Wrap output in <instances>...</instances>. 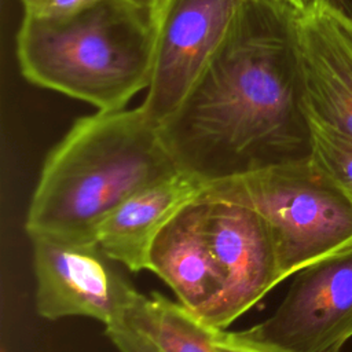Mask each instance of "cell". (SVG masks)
Here are the masks:
<instances>
[{
	"mask_svg": "<svg viewBox=\"0 0 352 352\" xmlns=\"http://www.w3.org/2000/svg\"><path fill=\"white\" fill-rule=\"evenodd\" d=\"M157 19L122 0H100L56 19L23 16L16 59L23 77L98 111L125 109L147 89Z\"/></svg>",
	"mask_w": 352,
	"mask_h": 352,
	"instance_id": "3957f363",
	"label": "cell"
},
{
	"mask_svg": "<svg viewBox=\"0 0 352 352\" xmlns=\"http://www.w3.org/2000/svg\"><path fill=\"white\" fill-rule=\"evenodd\" d=\"M122 1L153 15L157 19L166 0H122Z\"/></svg>",
	"mask_w": 352,
	"mask_h": 352,
	"instance_id": "e0dca14e",
	"label": "cell"
},
{
	"mask_svg": "<svg viewBox=\"0 0 352 352\" xmlns=\"http://www.w3.org/2000/svg\"><path fill=\"white\" fill-rule=\"evenodd\" d=\"M298 14L276 0L241 1L223 44L158 126L179 169L213 183L311 157Z\"/></svg>",
	"mask_w": 352,
	"mask_h": 352,
	"instance_id": "6da1fadb",
	"label": "cell"
},
{
	"mask_svg": "<svg viewBox=\"0 0 352 352\" xmlns=\"http://www.w3.org/2000/svg\"><path fill=\"white\" fill-rule=\"evenodd\" d=\"M176 170L158 126L140 106L80 117L43 162L25 231L95 236L122 201Z\"/></svg>",
	"mask_w": 352,
	"mask_h": 352,
	"instance_id": "7a4b0ae2",
	"label": "cell"
},
{
	"mask_svg": "<svg viewBox=\"0 0 352 352\" xmlns=\"http://www.w3.org/2000/svg\"><path fill=\"white\" fill-rule=\"evenodd\" d=\"M307 120L311 131V157L352 199V139L322 122Z\"/></svg>",
	"mask_w": 352,
	"mask_h": 352,
	"instance_id": "4fadbf2b",
	"label": "cell"
},
{
	"mask_svg": "<svg viewBox=\"0 0 352 352\" xmlns=\"http://www.w3.org/2000/svg\"><path fill=\"white\" fill-rule=\"evenodd\" d=\"M212 341L217 352H293L258 338L249 329L239 331L214 330Z\"/></svg>",
	"mask_w": 352,
	"mask_h": 352,
	"instance_id": "5bb4252c",
	"label": "cell"
},
{
	"mask_svg": "<svg viewBox=\"0 0 352 352\" xmlns=\"http://www.w3.org/2000/svg\"><path fill=\"white\" fill-rule=\"evenodd\" d=\"M249 330L293 352H340L352 338V242L297 271L276 309Z\"/></svg>",
	"mask_w": 352,
	"mask_h": 352,
	"instance_id": "52a82bcc",
	"label": "cell"
},
{
	"mask_svg": "<svg viewBox=\"0 0 352 352\" xmlns=\"http://www.w3.org/2000/svg\"><path fill=\"white\" fill-rule=\"evenodd\" d=\"M242 0H166L158 18L153 72L140 107L160 126L201 77Z\"/></svg>",
	"mask_w": 352,
	"mask_h": 352,
	"instance_id": "8992f818",
	"label": "cell"
},
{
	"mask_svg": "<svg viewBox=\"0 0 352 352\" xmlns=\"http://www.w3.org/2000/svg\"><path fill=\"white\" fill-rule=\"evenodd\" d=\"M25 15L38 19H56L82 11L100 0H19Z\"/></svg>",
	"mask_w": 352,
	"mask_h": 352,
	"instance_id": "9a60e30c",
	"label": "cell"
},
{
	"mask_svg": "<svg viewBox=\"0 0 352 352\" xmlns=\"http://www.w3.org/2000/svg\"><path fill=\"white\" fill-rule=\"evenodd\" d=\"M209 183L176 170L129 195L95 230V239L114 261L132 272L150 271V250L162 228Z\"/></svg>",
	"mask_w": 352,
	"mask_h": 352,
	"instance_id": "8fae6325",
	"label": "cell"
},
{
	"mask_svg": "<svg viewBox=\"0 0 352 352\" xmlns=\"http://www.w3.org/2000/svg\"><path fill=\"white\" fill-rule=\"evenodd\" d=\"M352 23V0H320Z\"/></svg>",
	"mask_w": 352,
	"mask_h": 352,
	"instance_id": "ac0fdd59",
	"label": "cell"
},
{
	"mask_svg": "<svg viewBox=\"0 0 352 352\" xmlns=\"http://www.w3.org/2000/svg\"><path fill=\"white\" fill-rule=\"evenodd\" d=\"M122 326L144 336L161 352H217L212 341L214 329L157 292L140 293Z\"/></svg>",
	"mask_w": 352,
	"mask_h": 352,
	"instance_id": "7c38bea8",
	"label": "cell"
},
{
	"mask_svg": "<svg viewBox=\"0 0 352 352\" xmlns=\"http://www.w3.org/2000/svg\"><path fill=\"white\" fill-rule=\"evenodd\" d=\"M276 1L287 4L289 7L296 10L297 12H304L314 4L315 0H276Z\"/></svg>",
	"mask_w": 352,
	"mask_h": 352,
	"instance_id": "d6986e66",
	"label": "cell"
},
{
	"mask_svg": "<svg viewBox=\"0 0 352 352\" xmlns=\"http://www.w3.org/2000/svg\"><path fill=\"white\" fill-rule=\"evenodd\" d=\"M36 311L48 320L84 316L122 326L140 296L95 236L32 234Z\"/></svg>",
	"mask_w": 352,
	"mask_h": 352,
	"instance_id": "5b68a950",
	"label": "cell"
},
{
	"mask_svg": "<svg viewBox=\"0 0 352 352\" xmlns=\"http://www.w3.org/2000/svg\"><path fill=\"white\" fill-rule=\"evenodd\" d=\"M204 226L223 280V297L210 323L226 330L280 283L268 230L249 206L206 192Z\"/></svg>",
	"mask_w": 352,
	"mask_h": 352,
	"instance_id": "ba28073f",
	"label": "cell"
},
{
	"mask_svg": "<svg viewBox=\"0 0 352 352\" xmlns=\"http://www.w3.org/2000/svg\"><path fill=\"white\" fill-rule=\"evenodd\" d=\"M201 195L157 235L150 250V271L173 290L183 307L210 327L223 297V280L205 231Z\"/></svg>",
	"mask_w": 352,
	"mask_h": 352,
	"instance_id": "30bf717a",
	"label": "cell"
},
{
	"mask_svg": "<svg viewBox=\"0 0 352 352\" xmlns=\"http://www.w3.org/2000/svg\"><path fill=\"white\" fill-rule=\"evenodd\" d=\"M264 221L280 282L352 242V199L312 157L209 183Z\"/></svg>",
	"mask_w": 352,
	"mask_h": 352,
	"instance_id": "277c9868",
	"label": "cell"
},
{
	"mask_svg": "<svg viewBox=\"0 0 352 352\" xmlns=\"http://www.w3.org/2000/svg\"><path fill=\"white\" fill-rule=\"evenodd\" d=\"M104 333L118 352H161L150 340L128 327H109Z\"/></svg>",
	"mask_w": 352,
	"mask_h": 352,
	"instance_id": "2e32d148",
	"label": "cell"
},
{
	"mask_svg": "<svg viewBox=\"0 0 352 352\" xmlns=\"http://www.w3.org/2000/svg\"><path fill=\"white\" fill-rule=\"evenodd\" d=\"M307 118L352 139V23L315 0L297 16Z\"/></svg>",
	"mask_w": 352,
	"mask_h": 352,
	"instance_id": "9c48e42d",
	"label": "cell"
}]
</instances>
